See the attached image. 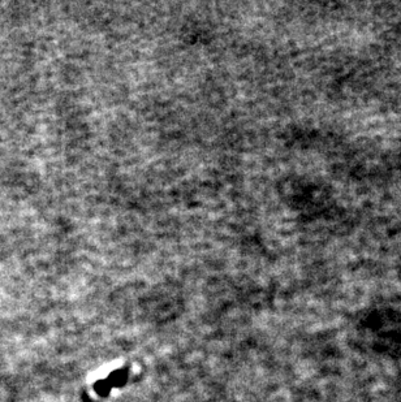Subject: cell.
<instances>
[{
    "mask_svg": "<svg viewBox=\"0 0 401 402\" xmlns=\"http://www.w3.org/2000/svg\"><path fill=\"white\" fill-rule=\"evenodd\" d=\"M128 379V372L125 368H121V370L114 371L107 379V383L110 384V386H121L124 383L127 382Z\"/></svg>",
    "mask_w": 401,
    "mask_h": 402,
    "instance_id": "obj_1",
    "label": "cell"
},
{
    "mask_svg": "<svg viewBox=\"0 0 401 402\" xmlns=\"http://www.w3.org/2000/svg\"><path fill=\"white\" fill-rule=\"evenodd\" d=\"M94 389H95V392L99 394V396H107V394L110 393V390H111V386H110V384L107 383V380L104 379V380H99V382L95 383Z\"/></svg>",
    "mask_w": 401,
    "mask_h": 402,
    "instance_id": "obj_2",
    "label": "cell"
}]
</instances>
